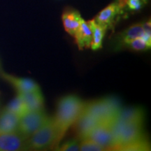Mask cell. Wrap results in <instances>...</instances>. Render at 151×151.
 Here are the masks:
<instances>
[{
	"mask_svg": "<svg viewBox=\"0 0 151 151\" xmlns=\"http://www.w3.org/2000/svg\"><path fill=\"white\" fill-rule=\"evenodd\" d=\"M145 113L143 109L139 107H129L120 109L116 120L124 122L143 123Z\"/></svg>",
	"mask_w": 151,
	"mask_h": 151,
	"instance_id": "4fadbf2b",
	"label": "cell"
},
{
	"mask_svg": "<svg viewBox=\"0 0 151 151\" xmlns=\"http://www.w3.org/2000/svg\"><path fill=\"white\" fill-rule=\"evenodd\" d=\"M56 139V129L53 118L49 117L47 121L27 139V147L31 150H40L53 146Z\"/></svg>",
	"mask_w": 151,
	"mask_h": 151,
	"instance_id": "277c9868",
	"label": "cell"
},
{
	"mask_svg": "<svg viewBox=\"0 0 151 151\" xmlns=\"http://www.w3.org/2000/svg\"><path fill=\"white\" fill-rule=\"evenodd\" d=\"M27 150V139L18 132L0 133V151Z\"/></svg>",
	"mask_w": 151,
	"mask_h": 151,
	"instance_id": "52a82bcc",
	"label": "cell"
},
{
	"mask_svg": "<svg viewBox=\"0 0 151 151\" xmlns=\"http://www.w3.org/2000/svg\"><path fill=\"white\" fill-rule=\"evenodd\" d=\"M85 104L86 102L75 94L66 95L58 101L55 115L52 117L56 129L54 147L58 148L68 129L75 124L83 113Z\"/></svg>",
	"mask_w": 151,
	"mask_h": 151,
	"instance_id": "6da1fadb",
	"label": "cell"
},
{
	"mask_svg": "<svg viewBox=\"0 0 151 151\" xmlns=\"http://www.w3.org/2000/svg\"><path fill=\"white\" fill-rule=\"evenodd\" d=\"M49 118L43 109L27 111L20 118L18 132L27 139L37 131Z\"/></svg>",
	"mask_w": 151,
	"mask_h": 151,
	"instance_id": "5b68a950",
	"label": "cell"
},
{
	"mask_svg": "<svg viewBox=\"0 0 151 151\" xmlns=\"http://www.w3.org/2000/svg\"><path fill=\"white\" fill-rule=\"evenodd\" d=\"M150 150V144L146 136L132 142L118 146L116 151H148Z\"/></svg>",
	"mask_w": 151,
	"mask_h": 151,
	"instance_id": "ac0fdd59",
	"label": "cell"
},
{
	"mask_svg": "<svg viewBox=\"0 0 151 151\" xmlns=\"http://www.w3.org/2000/svg\"><path fill=\"white\" fill-rule=\"evenodd\" d=\"M124 46H127L132 49V50L134 51H146L150 48V46H149L147 43L141 37L137 38V39H133L128 41L124 44Z\"/></svg>",
	"mask_w": 151,
	"mask_h": 151,
	"instance_id": "44dd1931",
	"label": "cell"
},
{
	"mask_svg": "<svg viewBox=\"0 0 151 151\" xmlns=\"http://www.w3.org/2000/svg\"><path fill=\"white\" fill-rule=\"evenodd\" d=\"M76 43L80 50L84 48H90L92 43V32L88 22L81 19V24L74 36Z\"/></svg>",
	"mask_w": 151,
	"mask_h": 151,
	"instance_id": "5bb4252c",
	"label": "cell"
},
{
	"mask_svg": "<svg viewBox=\"0 0 151 151\" xmlns=\"http://www.w3.org/2000/svg\"><path fill=\"white\" fill-rule=\"evenodd\" d=\"M147 0H127L126 6L131 11H139L146 4Z\"/></svg>",
	"mask_w": 151,
	"mask_h": 151,
	"instance_id": "603a6c76",
	"label": "cell"
},
{
	"mask_svg": "<svg viewBox=\"0 0 151 151\" xmlns=\"http://www.w3.org/2000/svg\"><path fill=\"white\" fill-rule=\"evenodd\" d=\"M112 124L101 123L98 124L82 139H90L104 148L106 150H113L114 139L111 129Z\"/></svg>",
	"mask_w": 151,
	"mask_h": 151,
	"instance_id": "8992f818",
	"label": "cell"
},
{
	"mask_svg": "<svg viewBox=\"0 0 151 151\" xmlns=\"http://www.w3.org/2000/svg\"><path fill=\"white\" fill-rule=\"evenodd\" d=\"M20 117L4 109L0 114V133L18 132Z\"/></svg>",
	"mask_w": 151,
	"mask_h": 151,
	"instance_id": "30bf717a",
	"label": "cell"
},
{
	"mask_svg": "<svg viewBox=\"0 0 151 151\" xmlns=\"http://www.w3.org/2000/svg\"><path fill=\"white\" fill-rule=\"evenodd\" d=\"M143 30H144V34L148 37H151V23L150 20L145 22V23H142Z\"/></svg>",
	"mask_w": 151,
	"mask_h": 151,
	"instance_id": "cb8c5ba5",
	"label": "cell"
},
{
	"mask_svg": "<svg viewBox=\"0 0 151 151\" xmlns=\"http://www.w3.org/2000/svg\"><path fill=\"white\" fill-rule=\"evenodd\" d=\"M121 12L122 10H120L117 4L113 2L100 11L94 18V20L97 24L107 29L111 27L115 21L116 17Z\"/></svg>",
	"mask_w": 151,
	"mask_h": 151,
	"instance_id": "9c48e42d",
	"label": "cell"
},
{
	"mask_svg": "<svg viewBox=\"0 0 151 151\" xmlns=\"http://www.w3.org/2000/svg\"><path fill=\"white\" fill-rule=\"evenodd\" d=\"M116 1H119V0H116ZM120 1H127V0H120Z\"/></svg>",
	"mask_w": 151,
	"mask_h": 151,
	"instance_id": "d4e9b609",
	"label": "cell"
},
{
	"mask_svg": "<svg viewBox=\"0 0 151 151\" xmlns=\"http://www.w3.org/2000/svg\"><path fill=\"white\" fill-rule=\"evenodd\" d=\"M87 22L92 32V43L90 48L93 50H99L102 48L103 39L104 38L106 29L97 24L94 19L90 20Z\"/></svg>",
	"mask_w": 151,
	"mask_h": 151,
	"instance_id": "2e32d148",
	"label": "cell"
},
{
	"mask_svg": "<svg viewBox=\"0 0 151 151\" xmlns=\"http://www.w3.org/2000/svg\"><path fill=\"white\" fill-rule=\"evenodd\" d=\"M114 146L113 150H116L118 146L145 137L143 132V123L140 122H124L116 120L111 126Z\"/></svg>",
	"mask_w": 151,
	"mask_h": 151,
	"instance_id": "3957f363",
	"label": "cell"
},
{
	"mask_svg": "<svg viewBox=\"0 0 151 151\" xmlns=\"http://www.w3.org/2000/svg\"><path fill=\"white\" fill-rule=\"evenodd\" d=\"M81 19V14L77 11L69 10L64 12L62 16V20L65 31L73 37L79 27Z\"/></svg>",
	"mask_w": 151,
	"mask_h": 151,
	"instance_id": "9a60e30c",
	"label": "cell"
},
{
	"mask_svg": "<svg viewBox=\"0 0 151 151\" xmlns=\"http://www.w3.org/2000/svg\"><path fill=\"white\" fill-rule=\"evenodd\" d=\"M25 104L28 111H38L43 109L44 99L41 90L18 93Z\"/></svg>",
	"mask_w": 151,
	"mask_h": 151,
	"instance_id": "8fae6325",
	"label": "cell"
},
{
	"mask_svg": "<svg viewBox=\"0 0 151 151\" xmlns=\"http://www.w3.org/2000/svg\"><path fill=\"white\" fill-rule=\"evenodd\" d=\"M99 124L101 123L97 120L83 111L80 117L73 126H74L76 132L81 139Z\"/></svg>",
	"mask_w": 151,
	"mask_h": 151,
	"instance_id": "7c38bea8",
	"label": "cell"
},
{
	"mask_svg": "<svg viewBox=\"0 0 151 151\" xmlns=\"http://www.w3.org/2000/svg\"><path fill=\"white\" fill-rule=\"evenodd\" d=\"M121 109L118 100L108 97L86 102L83 111L97 120L100 123L112 124L116 121Z\"/></svg>",
	"mask_w": 151,
	"mask_h": 151,
	"instance_id": "7a4b0ae2",
	"label": "cell"
},
{
	"mask_svg": "<svg viewBox=\"0 0 151 151\" xmlns=\"http://www.w3.org/2000/svg\"><path fill=\"white\" fill-rule=\"evenodd\" d=\"M5 109L16 113L20 117L28 111L25 104L24 103V101H22V99L18 94H17L16 97L6 106Z\"/></svg>",
	"mask_w": 151,
	"mask_h": 151,
	"instance_id": "d6986e66",
	"label": "cell"
},
{
	"mask_svg": "<svg viewBox=\"0 0 151 151\" xmlns=\"http://www.w3.org/2000/svg\"><path fill=\"white\" fill-rule=\"evenodd\" d=\"M143 35H144V30L142 23L135 24L130 26L120 35L119 37V43L124 46V44L128 41L141 37Z\"/></svg>",
	"mask_w": 151,
	"mask_h": 151,
	"instance_id": "e0dca14e",
	"label": "cell"
},
{
	"mask_svg": "<svg viewBox=\"0 0 151 151\" xmlns=\"http://www.w3.org/2000/svg\"><path fill=\"white\" fill-rule=\"evenodd\" d=\"M0 75L4 80L9 83L13 87H14L18 93L41 90L39 85L32 79L16 77L9 74V73L3 72V71H1Z\"/></svg>",
	"mask_w": 151,
	"mask_h": 151,
	"instance_id": "ba28073f",
	"label": "cell"
},
{
	"mask_svg": "<svg viewBox=\"0 0 151 151\" xmlns=\"http://www.w3.org/2000/svg\"><path fill=\"white\" fill-rule=\"evenodd\" d=\"M58 148V150L60 151H79L80 150L79 141L76 139L68 141Z\"/></svg>",
	"mask_w": 151,
	"mask_h": 151,
	"instance_id": "7402d4cb",
	"label": "cell"
},
{
	"mask_svg": "<svg viewBox=\"0 0 151 151\" xmlns=\"http://www.w3.org/2000/svg\"><path fill=\"white\" fill-rule=\"evenodd\" d=\"M81 151H105V148L88 139H81L79 141Z\"/></svg>",
	"mask_w": 151,
	"mask_h": 151,
	"instance_id": "ffe728a7",
	"label": "cell"
}]
</instances>
